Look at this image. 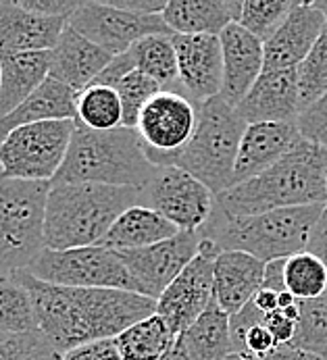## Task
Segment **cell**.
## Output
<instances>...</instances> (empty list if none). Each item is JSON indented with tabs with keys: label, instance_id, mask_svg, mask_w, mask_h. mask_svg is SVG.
Listing matches in <instances>:
<instances>
[{
	"label": "cell",
	"instance_id": "8992f818",
	"mask_svg": "<svg viewBox=\"0 0 327 360\" xmlns=\"http://www.w3.org/2000/svg\"><path fill=\"white\" fill-rule=\"evenodd\" d=\"M196 110L198 119L190 142L179 153L161 158L157 167H177L217 196L231 188L236 156L248 123L221 96L196 104Z\"/></svg>",
	"mask_w": 327,
	"mask_h": 360
},
{
	"label": "cell",
	"instance_id": "52a82bcc",
	"mask_svg": "<svg viewBox=\"0 0 327 360\" xmlns=\"http://www.w3.org/2000/svg\"><path fill=\"white\" fill-rule=\"evenodd\" d=\"M53 184L21 181L0 175V275L27 271L46 250V200Z\"/></svg>",
	"mask_w": 327,
	"mask_h": 360
},
{
	"label": "cell",
	"instance_id": "d6a6232c",
	"mask_svg": "<svg viewBox=\"0 0 327 360\" xmlns=\"http://www.w3.org/2000/svg\"><path fill=\"white\" fill-rule=\"evenodd\" d=\"M288 346L327 359V292L321 298L298 302L296 333Z\"/></svg>",
	"mask_w": 327,
	"mask_h": 360
},
{
	"label": "cell",
	"instance_id": "4dcf8cb0",
	"mask_svg": "<svg viewBox=\"0 0 327 360\" xmlns=\"http://www.w3.org/2000/svg\"><path fill=\"white\" fill-rule=\"evenodd\" d=\"M229 331L233 354L263 360L279 348L271 331L263 323V312L255 307V302H248L229 319Z\"/></svg>",
	"mask_w": 327,
	"mask_h": 360
},
{
	"label": "cell",
	"instance_id": "8fae6325",
	"mask_svg": "<svg viewBox=\"0 0 327 360\" xmlns=\"http://www.w3.org/2000/svg\"><path fill=\"white\" fill-rule=\"evenodd\" d=\"M142 205L159 212L179 231H200L213 212L215 194L177 167H159L142 188Z\"/></svg>",
	"mask_w": 327,
	"mask_h": 360
},
{
	"label": "cell",
	"instance_id": "1f68e13d",
	"mask_svg": "<svg viewBox=\"0 0 327 360\" xmlns=\"http://www.w3.org/2000/svg\"><path fill=\"white\" fill-rule=\"evenodd\" d=\"M286 290L298 300H315L327 292V266L309 250L286 258Z\"/></svg>",
	"mask_w": 327,
	"mask_h": 360
},
{
	"label": "cell",
	"instance_id": "b9f144b4",
	"mask_svg": "<svg viewBox=\"0 0 327 360\" xmlns=\"http://www.w3.org/2000/svg\"><path fill=\"white\" fill-rule=\"evenodd\" d=\"M132 71H134V60H132L129 52H125V54L113 56V60L105 67V71H103L92 84H101V86H110V88H115V86L121 82V77H125V75L132 73Z\"/></svg>",
	"mask_w": 327,
	"mask_h": 360
},
{
	"label": "cell",
	"instance_id": "30bf717a",
	"mask_svg": "<svg viewBox=\"0 0 327 360\" xmlns=\"http://www.w3.org/2000/svg\"><path fill=\"white\" fill-rule=\"evenodd\" d=\"M221 255L211 240L200 238L194 260L167 285L157 300V314L179 338L215 300V258Z\"/></svg>",
	"mask_w": 327,
	"mask_h": 360
},
{
	"label": "cell",
	"instance_id": "d590c367",
	"mask_svg": "<svg viewBox=\"0 0 327 360\" xmlns=\"http://www.w3.org/2000/svg\"><path fill=\"white\" fill-rule=\"evenodd\" d=\"M300 112L327 92V25L307 58L296 67Z\"/></svg>",
	"mask_w": 327,
	"mask_h": 360
},
{
	"label": "cell",
	"instance_id": "603a6c76",
	"mask_svg": "<svg viewBox=\"0 0 327 360\" xmlns=\"http://www.w3.org/2000/svg\"><path fill=\"white\" fill-rule=\"evenodd\" d=\"M240 15V0H169L161 17L173 34L219 36Z\"/></svg>",
	"mask_w": 327,
	"mask_h": 360
},
{
	"label": "cell",
	"instance_id": "ba28073f",
	"mask_svg": "<svg viewBox=\"0 0 327 360\" xmlns=\"http://www.w3.org/2000/svg\"><path fill=\"white\" fill-rule=\"evenodd\" d=\"M73 131V119L17 127L0 142V175L53 184L65 162Z\"/></svg>",
	"mask_w": 327,
	"mask_h": 360
},
{
	"label": "cell",
	"instance_id": "2e32d148",
	"mask_svg": "<svg viewBox=\"0 0 327 360\" xmlns=\"http://www.w3.org/2000/svg\"><path fill=\"white\" fill-rule=\"evenodd\" d=\"M326 25L327 15L317 2H298L283 25L263 44V71L296 69L315 46Z\"/></svg>",
	"mask_w": 327,
	"mask_h": 360
},
{
	"label": "cell",
	"instance_id": "3957f363",
	"mask_svg": "<svg viewBox=\"0 0 327 360\" xmlns=\"http://www.w3.org/2000/svg\"><path fill=\"white\" fill-rule=\"evenodd\" d=\"M142 205V188L101 184H53L46 200L44 242L49 250L96 246L113 223Z\"/></svg>",
	"mask_w": 327,
	"mask_h": 360
},
{
	"label": "cell",
	"instance_id": "7dc6e473",
	"mask_svg": "<svg viewBox=\"0 0 327 360\" xmlns=\"http://www.w3.org/2000/svg\"><path fill=\"white\" fill-rule=\"evenodd\" d=\"M252 302H255V307L261 310L263 314H269V312L279 310V294H277V292H271V290L261 288L259 294L252 298Z\"/></svg>",
	"mask_w": 327,
	"mask_h": 360
},
{
	"label": "cell",
	"instance_id": "e0dca14e",
	"mask_svg": "<svg viewBox=\"0 0 327 360\" xmlns=\"http://www.w3.org/2000/svg\"><path fill=\"white\" fill-rule=\"evenodd\" d=\"M219 42L223 54V88L219 96L238 108L263 73V42L240 23H229L219 34Z\"/></svg>",
	"mask_w": 327,
	"mask_h": 360
},
{
	"label": "cell",
	"instance_id": "ffe728a7",
	"mask_svg": "<svg viewBox=\"0 0 327 360\" xmlns=\"http://www.w3.org/2000/svg\"><path fill=\"white\" fill-rule=\"evenodd\" d=\"M69 19L42 17L0 0V54L53 51Z\"/></svg>",
	"mask_w": 327,
	"mask_h": 360
},
{
	"label": "cell",
	"instance_id": "5bb4252c",
	"mask_svg": "<svg viewBox=\"0 0 327 360\" xmlns=\"http://www.w3.org/2000/svg\"><path fill=\"white\" fill-rule=\"evenodd\" d=\"M196 104L179 92L161 90L142 108L138 117V134L146 146V156L157 165L165 156L179 153L196 129Z\"/></svg>",
	"mask_w": 327,
	"mask_h": 360
},
{
	"label": "cell",
	"instance_id": "ee69618b",
	"mask_svg": "<svg viewBox=\"0 0 327 360\" xmlns=\"http://www.w3.org/2000/svg\"><path fill=\"white\" fill-rule=\"evenodd\" d=\"M307 250H309L311 255L321 258L323 264L327 266V206L323 208L319 221L315 223V227H313V231H311Z\"/></svg>",
	"mask_w": 327,
	"mask_h": 360
},
{
	"label": "cell",
	"instance_id": "f35d334b",
	"mask_svg": "<svg viewBox=\"0 0 327 360\" xmlns=\"http://www.w3.org/2000/svg\"><path fill=\"white\" fill-rule=\"evenodd\" d=\"M296 125L304 140L327 148V92L317 103L311 104L298 115Z\"/></svg>",
	"mask_w": 327,
	"mask_h": 360
},
{
	"label": "cell",
	"instance_id": "74e56055",
	"mask_svg": "<svg viewBox=\"0 0 327 360\" xmlns=\"http://www.w3.org/2000/svg\"><path fill=\"white\" fill-rule=\"evenodd\" d=\"M60 356L40 329L25 333L0 331V360H60Z\"/></svg>",
	"mask_w": 327,
	"mask_h": 360
},
{
	"label": "cell",
	"instance_id": "f546056e",
	"mask_svg": "<svg viewBox=\"0 0 327 360\" xmlns=\"http://www.w3.org/2000/svg\"><path fill=\"white\" fill-rule=\"evenodd\" d=\"M75 123L92 131H110L123 127V106L117 90L110 86L90 84L86 90L77 92Z\"/></svg>",
	"mask_w": 327,
	"mask_h": 360
},
{
	"label": "cell",
	"instance_id": "cb8c5ba5",
	"mask_svg": "<svg viewBox=\"0 0 327 360\" xmlns=\"http://www.w3.org/2000/svg\"><path fill=\"white\" fill-rule=\"evenodd\" d=\"M53 51L0 54V119L30 98L51 75Z\"/></svg>",
	"mask_w": 327,
	"mask_h": 360
},
{
	"label": "cell",
	"instance_id": "681fc988",
	"mask_svg": "<svg viewBox=\"0 0 327 360\" xmlns=\"http://www.w3.org/2000/svg\"><path fill=\"white\" fill-rule=\"evenodd\" d=\"M225 360H255V359H248V356H242V354H229Z\"/></svg>",
	"mask_w": 327,
	"mask_h": 360
},
{
	"label": "cell",
	"instance_id": "9c48e42d",
	"mask_svg": "<svg viewBox=\"0 0 327 360\" xmlns=\"http://www.w3.org/2000/svg\"><path fill=\"white\" fill-rule=\"evenodd\" d=\"M27 273L63 288H98L136 292L134 279L115 250L86 246L71 250H42Z\"/></svg>",
	"mask_w": 327,
	"mask_h": 360
},
{
	"label": "cell",
	"instance_id": "4fadbf2b",
	"mask_svg": "<svg viewBox=\"0 0 327 360\" xmlns=\"http://www.w3.org/2000/svg\"><path fill=\"white\" fill-rule=\"evenodd\" d=\"M200 248L198 231H179L177 236L138 250H115L129 271L136 294L159 300L167 285L194 260Z\"/></svg>",
	"mask_w": 327,
	"mask_h": 360
},
{
	"label": "cell",
	"instance_id": "ac0fdd59",
	"mask_svg": "<svg viewBox=\"0 0 327 360\" xmlns=\"http://www.w3.org/2000/svg\"><path fill=\"white\" fill-rule=\"evenodd\" d=\"M302 140L294 123H250L242 136L231 186L244 184L279 162Z\"/></svg>",
	"mask_w": 327,
	"mask_h": 360
},
{
	"label": "cell",
	"instance_id": "7402d4cb",
	"mask_svg": "<svg viewBox=\"0 0 327 360\" xmlns=\"http://www.w3.org/2000/svg\"><path fill=\"white\" fill-rule=\"evenodd\" d=\"M215 300L229 316L238 314L263 288L265 262L250 255L223 250L215 258Z\"/></svg>",
	"mask_w": 327,
	"mask_h": 360
},
{
	"label": "cell",
	"instance_id": "f907efd6",
	"mask_svg": "<svg viewBox=\"0 0 327 360\" xmlns=\"http://www.w3.org/2000/svg\"><path fill=\"white\" fill-rule=\"evenodd\" d=\"M326 188H327V148H326Z\"/></svg>",
	"mask_w": 327,
	"mask_h": 360
},
{
	"label": "cell",
	"instance_id": "f6af8a7d",
	"mask_svg": "<svg viewBox=\"0 0 327 360\" xmlns=\"http://www.w3.org/2000/svg\"><path fill=\"white\" fill-rule=\"evenodd\" d=\"M263 288L271 292H288L286 290V258L271 260L265 264V275H263Z\"/></svg>",
	"mask_w": 327,
	"mask_h": 360
},
{
	"label": "cell",
	"instance_id": "484cf974",
	"mask_svg": "<svg viewBox=\"0 0 327 360\" xmlns=\"http://www.w3.org/2000/svg\"><path fill=\"white\" fill-rule=\"evenodd\" d=\"M179 229L159 212L144 205L127 208L109 229V233L96 244L109 250H138L148 248L177 236Z\"/></svg>",
	"mask_w": 327,
	"mask_h": 360
},
{
	"label": "cell",
	"instance_id": "d6986e66",
	"mask_svg": "<svg viewBox=\"0 0 327 360\" xmlns=\"http://www.w3.org/2000/svg\"><path fill=\"white\" fill-rule=\"evenodd\" d=\"M242 119L250 123H294L300 115L296 69L263 71L246 98L238 104Z\"/></svg>",
	"mask_w": 327,
	"mask_h": 360
},
{
	"label": "cell",
	"instance_id": "9a60e30c",
	"mask_svg": "<svg viewBox=\"0 0 327 360\" xmlns=\"http://www.w3.org/2000/svg\"><path fill=\"white\" fill-rule=\"evenodd\" d=\"M177 54L179 94L203 104L221 94L223 54L219 36H171Z\"/></svg>",
	"mask_w": 327,
	"mask_h": 360
},
{
	"label": "cell",
	"instance_id": "e575fe53",
	"mask_svg": "<svg viewBox=\"0 0 327 360\" xmlns=\"http://www.w3.org/2000/svg\"><path fill=\"white\" fill-rule=\"evenodd\" d=\"M296 6V0H244L238 23L265 44Z\"/></svg>",
	"mask_w": 327,
	"mask_h": 360
},
{
	"label": "cell",
	"instance_id": "f1b7e54d",
	"mask_svg": "<svg viewBox=\"0 0 327 360\" xmlns=\"http://www.w3.org/2000/svg\"><path fill=\"white\" fill-rule=\"evenodd\" d=\"M171 36H163V34L148 36L129 49V56L134 60L136 71L155 79L163 90L179 92L177 54Z\"/></svg>",
	"mask_w": 327,
	"mask_h": 360
},
{
	"label": "cell",
	"instance_id": "6da1fadb",
	"mask_svg": "<svg viewBox=\"0 0 327 360\" xmlns=\"http://www.w3.org/2000/svg\"><path fill=\"white\" fill-rule=\"evenodd\" d=\"M32 296L36 325L60 354L101 340H115L127 327L157 314V300L125 290L63 288L27 271L13 275Z\"/></svg>",
	"mask_w": 327,
	"mask_h": 360
},
{
	"label": "cell",
	"instance_id": "277c9868",
	"mask_svg": "<svg viewBox=\"0 0 327 360\" xmlns=\"http://www.w3.org/2000/svg\"><path fill=\"white\" fill-rule=\"evenodd\" d=\"M136 127L92 131L75 123L71 146L53 184L144 188L157 173Z\"/></svg>",
	"mask_w": 327,
	"mask_h": 360
},
{
	"label": "cell",
	"instance_id": "c3c4849f",
	"mask_svg": "<svg viewBox=\"0 0 327 360\" xmlns=\"http://www.w3.org/2000/svg\"><path fill=\"white\" fill-rule=\"evenodd\" d=\"M161 360H190V356H188L186 348L181 346V342L177 340V342L173 344V348H171Z\"/></svg>",
	"mask_w": 327,
	"mask_h": 360
},
{
	"label": "cell",
	"instance_id": "44dd1931",
	"mask_svg": "<svg viewBox=\"0 0 327 360\" xmlns=\"http://www.w3.org/2000/svg\"><path fill=\"white\" fill-rule=\"evenodd\" d=\"M113 60L109 52L86 40L69 23L53 49L51 75L75 92L86 90Z\"/></svg>",
	"mask_w": 327,
	"mask_h": 360
},
{
	"label": "cell",
	"instance_id": "4316f807",
	"mask_svg": "<svg viewBox=\"0 0 327 360\" xmlns=\"http://www.w3.org/2000/svg\"><path fill=\"white\" fill-rule=\"evenodd\" d=\"M229 314L221 309L217 300L205 310L177 340L186 348L190 360H225L231 350Z\"/></svg>",
	"mask_w": 327,
	"mask_h": 360
},
{
	"label": "cell",
	"instance_id": "8d00e7d4",
	"mask_svg": "<svg viewBox=\"0 0 327 360\" xmlns=\"http://www.w3.org/2000/svg\"><path fill=\"white\" fill-rule=\"evenodd\" d=\"M115 90H117L121 106H123V127H136L142 108L163 88L148 75L134 69L132 73L121 77V82L115 86Z\"/></svg>",
	"mask_w": 327,
	"mask_h": 360
},
{
	"label": "cell",
	"instance_id": "d4e9b609",
	"mask_svg": "<svg viewBox=\"0 0 327 360\" xmlns=\"http://www.w3.org/2000/svg\"><path fill=\"white\" fill-rule=\"evenodd\" d=\"M77 92L69 86L49 77L30 98H25L13 112L0 119V142L17 127L44 123V121H75Z\"/></svg>",
	"mask_w": 327,
	"mask_h": 360
},
{
	"label": "cell",
	"instance_id": "60d3db41",
	"mask_svg": "<svg viewBox=\"0 0 327 360\" xmlns=\"http://www.w3.org/2000/svg\"><path fill=\"white\" fill-rule=\"evenodd\" d=\"M17 4L21 8L34 13V15L71 19V15L77 11V6L82 2H73V0H17Z\"/></svg>",
	"mask_w": 327,
	"mask_h": 360
},
{
	"label": "cell",
	"instance_id": "bcb514c9",
	"mask_svg": "<svg viewBox=\"0 0 327 360\" xmlns=\"http://www.w3.org/2000/svg\"><path fill=\"white\" fill-rule=\"evenodd\" d=\"M263 360H327L317 356V354H311V352H304V350H298V348H292V346H279L275 352H271L267 359Z\"/></svg>",
	"mask_w": 327,
	"mask_h": 360
},
{
	"label": "cell",
	"instance_id": "ab89813d",
	"mask_svg": "<svg viewBox=\"0 0 327 360\" xmlns=\"http://www.w3.org/2000/svg\"><path fill=\"white\" fill-rule=\"evenodd\" d=\"M60 360H123L115 340H101V342H92V344H84L77 346L69 352H65Z\"/></svg>",
	"mask_w": 327,
	"mask_h": 360
},
{
	"label": "cell",
	"instance_id": "7bdbcfd3",
	"mask_svg": "<svg viewBox=\"0 0 327 360\" xmlns=\"http://www.w3.org/2000/svg\"><path fill=\"white\" fill-rule=\"evenodd\" d=\"M110 6L138 15H163L167 0H107Z\"/></svg>",
	"mask_w": 327,
	"mask_h": 360
},
{
	"label": "cell",
	"instance_id": "7a4b0ae2",
	"mask_svg": "<svg viewBox=\"0 0 327 360\" xmlns=\"http://www.w3.org/2000/svg\"><path fill=\"white\" fill-rule=\"evenodd\" d=\"M315 205H327L326 148L304 138L271 169L215 196V206L227 217Z\"/></svg>",
	"mask_w": 327,
	"mask_h": 360
},
{
	"label": "cell",
	"instance_id": "f5cc1de1",
	"mask_svg": "<svg viewBox=\"0 0 327 360\" xmlns=\"http://www.w3.org/2000/svg\"><path fill=\"white\" fill-rule=\"evenodd\" d=\"M0 279H2V275H0Z\"/></svg>",
	"mask_w": 327,
	"mask_h": 360
},
{
	"label": "cell",
	"instance_id": "816d5d0a",
	"mask_svg": "<svg viewBox=\"0 0 327 360\" xmlns=\"http://www.w3.org/2000/svg\"><path fill=\"white\" fill-rule=\"evenodd\" d=\"M0 77H2V65H0Z\"/></svg>",
	"mask_w": 327,
	"mask_h": 360
},
{
	"label": "cell",
	"instance_id": "83f0119b",
	"mask_svg": "<svg viewBox=\"0 0 327 360\" xmlns=\"http://www.w3.org/2000/svg\"><path fill=\"white\" fill-rule=\"evenodd\" d=\"M175 342L177 338L159 314L138 321L115 338L123 360H161Z\"/></svg>",
	"mask_w": 327,
	"mask_h": 360
},
{
	"label": "cell",
	"instance_id": "836d02e7",
	"mask_svg": "<svg viewBox=\"0 0 327 360\" xmlns=\"http://www.w3.org/2000/svg\"><path fill=\"white\" fill-rule=\"evenodd\" d=\"M36 312L30 292L15 277L0 279V331H36Z\"/></svg>",
	"mask_w": 327,
	"mask_h": 360
},
{
	"label": "cell",
	"instance_id": "5b68a950",
	"mask_svg": "<svg viewBox=\"0 0 327 360\" xmlns=\"http://www.w3.org/2000/svg\"><path fill=\"white\" fill-rule=\"evenodd\" d=\"M326 206L279 208L252 217H227L213 206L209 221L198 233L211 240L221 252H244L267 264L304 252L311 231Z\"/></svg>",
	"mask_w": 327,
	"mask_h": 360
},
{
	"label": "cell",
	"instance_id": "7c38bea8",
	"mask_svg": "<svg viewBox=\"0 0 327 360\" xmlns=\"http://www.w3.org/2000/svg\"><path fill=\"white\" fill-rule=\"evenodd\" d=\"M69 25L92 44L101 46L110 56L129 52V49L148 36H171L161 15H138L110 6L107 0L82 2L71 15Z\"/></svg>",
	"mask_w": 327,
	"mask_h": 360
}]
</instances>
